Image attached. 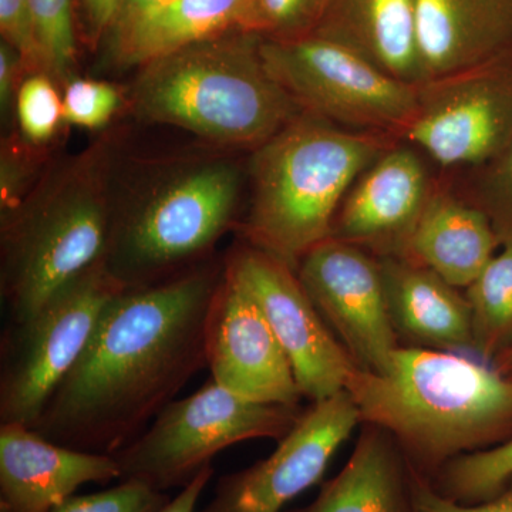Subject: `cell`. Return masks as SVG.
Wrapping results in <instances>:
<instances>
[{
  "mask_svg": "<svg viewBox=\"0 0 512 512\" xmlns=\"http://www.w3.org/2000/svg\"><path fill=\"white\" fill-rule=\"evenodd\" d=\"M224 268L197 266L123 289L32 430L60 446L114 456L207 366V325Z\"/></svg>",
  "mask_w": 512,
  "mask_h": 512,
  "instance_id": "6da1fadb",
  "label": "cell"
},
{
  "mask_svg": "<svg viewBox=\"0 0 512 512\" xmlns=\"http://www.w3.org/2000/svg\"><path fill=\"white\" fill-rule=\"evenodd\" d=\"M345 390L360 423L387 431L430 481L453 458L512 437V383L488 363L450 352L400 346L386 372L356 367Z\"/></svg>",
  "mask_w": 512,
  "mask_h": 512,
  "instance_id": "7a4b0ae2",
  "label": "cell"
},
{
  "mask_svg": "<svg viewBox=\"0 0 512 512\" xmlns=\"http://www.w3.org/2000/svg\"><path fill=\"white\" fill-rule=\"evenodd\" d=\"M399 138L346 130L301 111L252 157V200L239 224L245 244L298 269L332 235L343 198Z\"/></svg>",
  "mask_w": 512,
  "mask_h": 512,
  "instance_id": "3957f363",
  "label": "cell"
},
{
  "mask_svg": "<svg viewBox=\"0 0 512 512\" xmlns=\"http://www.w3.org/2000/svg\"><path fill=\"white\" fill-rule=\"evenodd\" d=\"M261 45L234 29L146 64L131 89L134 113L255 151L302 111L269 73Z\"/></svg>",
  "mask_w": 512,
  "mask_h": 512,
  "instance_id": "277c9868",
  "label": "cell"
},
{
  "mask_svg": "<svg viewBox=\"0 0 512 512\" xmlns=\"http://www.w3.org/2000/svg\"><path fill=\"white\" fill-rule=\"evenodd\" d=\"M116 202L99 151L57 168L2 217V299L9 323L39 311L55 293L103 262Z\"/></svg>",
  "mask_w": 512,
  "mask_h": 512,
  "instance_id": "5b68a950",
  "label": "cell"
},
{
  "mask_svg": "<svg viewBox=\"0 0 512 512\" xmlns=\"http://www.w3.org/2000/svg\"><path fill=\"white\" fill-rule=\"evenodd\" d=\"M239 191L241 171L231 161H200L165 175L148 194L114 205L104 266L126 289L181 275L234 224Z\"/></svg>",
  "mask_w": 512,
  "mask_h": 512,
  "instance_id": "8992f818",
  "label": "cell"
},
{
  "mask_svg": "<svg viewBox=\"0 0 512 512\" xmlns=\"http://www.w3.org/2000/svg\"><path fill=\"white\" fill-rule=\"evenodd\" d=\"M303 409L251 402L210 380L168 404L136 440L114 454L120 481H143L163 493L183 488L225 448L284 439Z\"/></svg>",
  "mask_w": 512,
  "mask_h": 512,
  "instance_id": "52a82bcc",
  "label": "cell"
},
{
  "mask_svg": "<svg viewBox=\"0 0 512 512\" xmlns=\"http://www.w3.org/2000/svg\"><path fill=\"white\" fill-rule=\"evenodd\" d=\"M261 52L269 73L301 110L335 126L402 140L416 117L419 87L325 37L262 39Z\"/></svg>",
  "mask_w": 512,
  "mask_h": 512,
  "instance_id": "ba28073f",
  "label": "cell"
},
{
  "mask_svg": "<svg viewBox=\"0 0 512 512\" xmlns=\"http://www.w3.org/2000/svg\"><path fill=\"white\" fill-rule=\"evenodd\" d=\"M123 289L100 262L30 318L9 323L0 355V424L35 426L92 338L101 312Z\"/></svg>",
  "mask_w": 512,
  "mask_h": 512,
  "instance_id": "9c48e42d",
  "label": "cell"
},
{
  "mask_svg": "<svg viewBox=\"0 0 512 512\" xmlns=\"http://www.w3.org/2000/svg\"><path fill=\"white\" fill-rule=\"evenodd\" d=\"M417 92L416 117L402 141L443 171L483 164L512 140V46Z\"/></svg>",
  "mask_w": 512,
  "mask_h": 512,
  "instance_id": "30bf717a",
  "label": "cell"
},
{
  "mask_svg": "<svg viewBox=\"0 0 512 512\" xmlns=\"http://www.w3.org/2000/svg\"><path fill=\"white\" fill-rule=\"evenodd\" d=\"M225 268L264 312L302 396L315 403L345 390L357 366L320 316L295 269L248 244L229 254Z\"/></svg>",
  "mask_w": 512,
  "mask_h": 512,
  "instance_id": "8fae6325",
  "label": "cell"
},
{
  "mask_svg": "<svg viewBox=\"0 0 512 512\" xmlns=\"http://www.w3.org/2000/svg\"><path fill=\"white\" fill-rule=\"evenodd\" d=\"M299 281L355 365L384 373L400 348L390 323L379 259L328 238L303 256Z\"/></svg>",
  "mask_w": 512,
  "mask_h": 512,
  "instance_id": "7c38bea8",
  "label": "cell"
},
{
  "mask_svg": "<svg viewBox=\"0 0 512 512\" xmlns=\"http://www.w3.org/2000/svg\"><path fill=\"white\" fill-rule=\"evenodd\" d=\"M359 423L346 390L309 404L271 456L221 477L210 503L197 512H282L322 481L330 460Z\"/></svg>",
  "mask_w": 512,
  "mask_h": 512,
  "instance_id": "4fadbf2b",
  "label": "cell"
},
{
  "mask_svg": "<svg viewBox=\"0 0 512 512\" xmlns=\"http://www.w3.org/2000/svg\"><path fill=\"white\" fill-rule=\"evenodd\" d=\"M207 366L212 380L262 404L301 406L291 362L264 312L225 268L207 325Z\"/></svg>",
  "mask_w": 512,
  "mask_h": 512,
  "instance_id": "5bb4252c",
  "label": "cell"
},
{
  "mask_svg": "<svg viewBox=\"0 0 512 512\" xmlns=\"http://www.w3.org/2000/svg\"><path fill=\"white\" fill-rule=\"evenodd\" d=\"M423 156L402 140L387 148L349 188L330 238L376 258H403L437 180Z\"/></svg>",
  "mask_w": 512,
  "mask_h": 512,
  "instance_id": "9a60e30c",
  "label": "cell"
},
{
  "mask_svg": "<svg viewBox=\"0 0 512 512\" xmlns=\"http://www.w3.org/2000/svg\"><path fill=\"white\" fill-rule=\"evenodd\" d=\"M120 478L113 456L60 446L25 424H0V512H50L82 485Z\"/></svg>",
  "mask_w": 512,
  "mask_h": 512,
  "instance_id": "2e32d148",
  "label": "cell"
},
{
  "mask_svg": "<svg viewBox=\"0 0 512 512\" xmlns=\"http://www.w3.org/2000/svg\"><path fill=\"white\" fill-rule=\"evenodd\" d=\"M377 259L400 346L403 342L407 348L473 352L470 303L460 289L409 259Z\"/></svg>",
  "mask_w": 512,
  "mask_h": 512,
  "instance_id": "e0dca14e",
  "label": "cell"
},
{
  "mask_svg": "<svg viewBox=\"0 0 512 512\" xmlns=\"http://www.w3.org/2000/svg\"><path fill=\"white\" fill-rule=\"evenodd\" d=\"M424 82L512 46V0H414Z\"/></svg>",
  "mask_w": 512,
  "mask_h": 512,
  "instance_id": "ac0fdd59",
  "label": "cell"
},
{
  "mask_svg": "<svg viewBox=\"0 0 512 512\" xmlns=\"http://www.w3.org/2000/svg\"><path fill=\"white\" fill-rule=\"evenodd\" d=\"M501 248L483 212L457 194L447 174L437 177L404 259L426 266L448 284L466 289Z\"/></svg>",
  "mask_w": 512,
  "mask_h": 512,
  "instance_id": "d6986e66",
  "label": "cell"
},
{
  "mask_svg": "<svg viewBox=\"0 0 512 512\" xmlns=\"http://www.w3.org/2000/svg\"><path fill=\"white\" fill-rule=\"evenodd\" d=\"M312 35L352 50L400 82H424L414 0H329Z\"/></svg>",
  "mask_w": 512,
  "mask_h": 512,
  "instance_id": "ffe728a7",
  "label": "cell"
},
{
  "mask_svg": "<svg viewBox=\"0 0 512 512\" xmlns=\"http://www.w3.org/2000/svg\"><path fill=\"white\" fill-rule=\"evenodd\" d=\"M288 512H410L409 464L387 431L363 423L338 476L322 484L311 504Z\"/></svg>",
  "mask_w": 512,
  "mask_h": 512,
  "instance_id": "44dd1931",
  "label": "cell"
},
{
  "mask_svg": "<svg viewBox=\"0 0 512 512\" xmlns=\"http://www.w3.org/2000/svg\"><path fill=\"white\" fill-rule=\"evenodd\" d=\"M244 5L245 0H170L111 30V59L121 69H141L202 40L239 29Z\"/></svg>",
  "mask_w": 512,
  "mask_h": 512,
  "instance_id": "7402d4cb",
  "label": "cell"
},
{
  "mask_svg": "<svg viewBox=\"0 0 512 512\" xmlns=\"http://www.w3.org/2000/svg\"><path fill=\"white\" fill-rule=\"evenodd\" d=\"M464 295L471 308L473 353L490 365L512 338V244L501 247Z\"/></svg>",
  "mask_w": 512,
  "mask_h": 512,
  "instance_id": "603a6c76",
  "label": "cell"
},
{
  "mask_svg": "<svg viewBox=\"0 0 512 512\" xmlns=\"http://www.w3.org/2000/svg\"><path fill=\"white\" fill-rule=\"evenodd\" d=\"M511 478L512 437L500 446L453 458L430 483L456 503L478 504L500 494Z\"/></svg>",
  "mask_w": 512,
  "mask_h": 512,
  "instance_id": "cb8c5ba5",
  "label": "cell"
},
{
  "mask_svg": "<svg viewBox=\"0 0 512 512\" xmlns=\"http://www.w3.org/2000/svg\"><path fill=\"white\" fill-rule=\"evenodd\" d=\"M461 170L458 177L448 171L454 190L488 218L501 247L512 244V140L485 163Z\"/></svg>",
  "mask_w": 512,
  "mask_h": 512,
  "instance_id": "d4e9b609",
  "label": "cell"
},
{
  "mask_svg": "<svg viewBox=\"0 0 512 512\" xmlns=\"http://www.w3.org/2000/svg\"><path fill=\"white\" fill-rule=\"evenodd\" d=\"M329 0H245L239 29L285 42L312 35Z\"/></svg>",
  "mask_w": 512,
  "mask_h": 512,
  "instance_id": "484cf974",
  "label": "cell"
},
{
  "mask_svg": "<svg viewBox=\"0 0 512 512\" xmlns=\"http://www.w3.org/2000/svg\"><path fill=\"white\" fill-rule=\"evenodd\" d=\"M32 5L45 72L63 82L76 60L72 0H32Z\"/></svg>",
  "mask_w": 512,
  "mask_h": 512,
  "instance_id": "4316f807",
  "label": "cell"
},
{
  "mask_svg": "<svg viewBox=\"0 0 512 512\" xmlns=\"http://www.w3.org/2000/svg\"><path fill=\"white\" fill-rule=\"evenodd\" d=\"M15 109L20 134L30 146L52 140L64 121L63 97L47 73L29 74L23 79Z\"/></svg>",
  "mask_w": 512,
  "mask_h": 512,
  "instance_id": "83f0119b",
  "label": "cell"
},
{
  "mask_svg": "<svg viewBox=\"0 0 512 512\" xmlns=\"http://www.w3.org/2000/svg\"><path fill=\"white\" fill-rule=\"evenodd\" d=\"M170 500V495L143 481L121 480L109 490L72 495L50 512H158Z\"/></svg>",
  "mask_w": 512,
  "mask_h": 512,
  "instance_id": "f1b7e54d",
  "label": "cell"
},
{
  "mask_svg": "<svg viewBox=\"0 0 512 512\" xmlns=\"http://www.w3.org/2000/svg\"><path fill=\"white\" fill-rule=\"evenodd\" d=\"M121 104L117 87L90 79H72L63 94L64 121L72 126L97 130L113 119Z\"/></svg>",
  "mask_w": 512,
  "mask_h": 512,
  "instance_id": "f546056e",
  "label": "cell"
},
{
  "mask_svg": "<svg viewBox=\"0 0 512 512\" xmlns=\"http://www.w3.org/2000/svg\"><path fill=\"white\" fill-rule=\"evenodd\" d=\"M0 32L22 57L26 73H46L37 40L32 0H0Z\"/></svg>",
  "mask_w": 512,
  "mask_h": 512,
  "instance_id": "4dcf8cb0",
  "label": "cell"
},
{
  "mask_svg": "<svg viewBox=\"0 0 512 512\" xmlns=\"http://www.w3.org/2000/svg\"><path fill=\"white\" fill-rule=\"evenodd\" d=\"M409 483L410 512H512V478L500 494L478 504H460L443 497L410 466Z\"/></svg>",
  "mask_w": 512,
  "mask_h": 512,
  "instance_id": "1f68e13d",
  "label": "cell"
},
{
  "mask_svg": "<svg viewBox=\"0 0 512 512\" xmlns=\"http://www.w3.org/2000/svg\"><path fill=\"white\" fill-rule=\"evenodd\" d=\"M22 76H28L22 57L9 43H0V109L6 121L16 107V97L22 84Z\"/></svg>",
  "mask_w": 512,
  "mask_h": 512,
  "instance_id": "d6a6232c",
  "label": "cell"
},
{
  "mask_svg": "<svg viewBox=\"0 0 512 512\" xmlns=\"http://www.w3.org/2000/svg\"><path fill=\"white\" fill-rule=\"evenodd\" d=\"M212 476H214V468L211 464L202 468L200 473L192 478L191 483L181 488L177 497L171 498L163 510L158 512H197L198 501H200L201 494L204 493L205 487L210 483Z\"/></svg>",
  "mask_w": 512,
  "mask_h": 512,
  "instance_id": "836d02e7",
  "label": "cell"
},
{
  "mask_svg": "<svg viewBox=\"0 0 512 512\" xmlns=\"http://www.w3.org/2000/svg\"><path fill=\"white\" fill-rule=\"evenodd\" d=\"M84 13L94 36L109 32L116 19L120 0H82Z\"/></svg>",
  "mask_w": 512,
  "mask_h": 512,
  "instance_id": "e575fe53",
  "label": "cell"
},
{
  "mask_svg": "<svg viewBox=\"0 0 512 512\" xmlns=\"http://www.w3.org/2000/svg\"><path fill=\"white\" fill-rule=\"evenodd\" d=\"M170 0H120L119 10H117L116 19H114L111 30L123 28L128 23L133 22L134 19L146 15L151 10L160 8L164 3Z\"/></svg>",
  "mask_w": 512,
  "mask_h": 512,
  "instance_id": "d590c367",
  "label": "cell"
},
{
  "mask_svg": "<svg viewBox=\"0 0 512 512\" xmlns=\"http://www.w3.org/2000/svg\"><path fill=\"white\" fill-rule=\"evenodd\" d=\"M495 372L498 373L504 380L512 383V338L507 345L504 346L490 363Z\"/></svg>",
  "mask_w": 512,
  "mask_h": 512,
  "instance_id": "8d00e7d4",
  "label": "cell"
}]
</instances>
